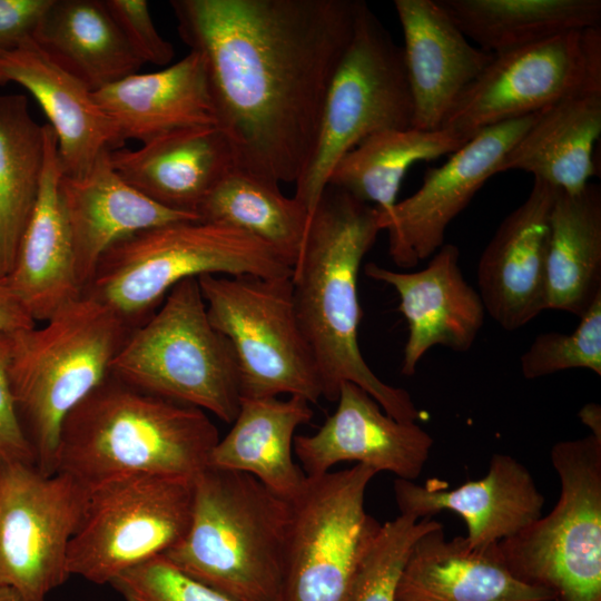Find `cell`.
Listing matches in <instances>:
<instances>
[{
  "label": "cell",
  "instance_id": "cell-1",
  "mask_svg": "<svg viewBox=\"0 0 601 601\" xmlns=\"http://www.w3.org/2000/svg\"><path fill=\"white\" fill-rule=\"evenodd\" d=\"M181 40L206 65L235 167L296 183L359 0H173Z\"/></svg>",
  "mask_w": 601,
  "mask_h": 601
},
{
  "label": "cell",
  "instance_id": "cell-2",
  "mask_svg": "<svg viewBox=\"0 0 601 601\" xmlns=\"http://www.w3.org/2000/svg\"><path fill=\"white\" fill-rule=\"evenodd\" d=\"M380 231L376 207L327 184L293 267V300L316 361L322 397L336 402L341 385L351 382L391 417L416 422L421 412L408 392L383 382L358 346L362 309L357 277Z\"/></svg>",
  "mask_w": 601,
  "mask_h": 601
},
{
  "label": "cell",
  "instance_id": "cell-3",
  "mask_svg": "<svg viewBox=\"0 0 601 601\" xmlns=\"http://www.w3.org/2000/svg\"><path fill=\"white\" fill-rule=\"evenodd\" d=\"M219 440L207 413L135 388L112 375L66 417L55 472L86 489L126 476L195 479Z\"/></svg>",
  "mask_w": 601,
  "mask_h": 601
},
{
  "label": "cell",
  "instance_id": "cell-4",
  "mask_svg": "<svg viewBox=\"0 0 601 601\" xmlns=\"http://www.w3.org/2000/svg\"><path fill=\"white\" fill-rule=\"evenodd\" d=\"M290 502L254 476L207 466L194 479L189 526L164 554L237 601H280Z\"/></svg>",
  "mask_w": 601,
  "mask_h": 601
},
{
  "label": "cell",
  "instance_id": "cell-5",
  "mask_svg": "<svg viewBox=\"0 0 601 601\" xmlns=\"http://www.w3.org/2000/svg\"><path fill=\"white\" fill-rule=\"evenodd\" d=\"M43 323L10 333L8 373L37 467L51 474L66 417L107 378L132 328L85 294Z\"/></svg>",
  "mask_w": 601,
  "mask_h": 601
},
{
  "label": "cell",
  "instance_id": "cell-6",
  "mask_svg": "<svg viewBox=\"0 0 601 601\" xmlns=\"http://www.w3.org/2000/svg\"><path fill=\"white\" fill-rule=\"evenodd\" d=\"M272 246L230 226L203 220L160 225L111 245L85 288L131 328L142 324L180 282L201 275L292 276Z\"/></svg>",
  "mask_w": 601,
  "mask_h": 601
},
{
  "label": "cell",
  "instance_id": "cell-7",
  "mask_svg": "<svg viewBox=\"0 0 601 601\" xmlns=\"http://www.w3.org/2000/svg\"><path fill=\"white\" fill-rule=\"evenodd\" d=\"M110 375L142 392L233 423L240 405L230 342L209 321L197 278L178 283L115 356Z\"/></svg>",
  "mask_w": 601,
  "mask_h": 601
},
{
  "label": "cell",
  "instance_id": "cell-8",
  "mask_svg": "<svg viewBox=\"0 0 601 601\" xmlns=\"http://www.w3.org/2000/svg\"><path fill=\"white\" fill-rule=\"evenodd\" d=\"M554 508L499 543L509 570L553 601H601V439L556 442Z\"/></svg>",
  "mask_w": 601,
  "mask_h": 601
},
{
  "label": "cell",
  "instance_id": "cell-9",
  "mask_svg": "<svg viewBox=\"0 0 601 601\" xmlns=\"http://www.w3.org/2000/svg\"><path fill=\"white\" fill-rule=\"evenodd\" d=\"M412 98L400 47L359 1L354 32L331 80L313 155L294 197L309 218L337 161L367 137L412 127Z\"/></svg>",
  "mask_w": 601,
  "mask_h": 601
},
{
  "label": "cell",
  "instance_id": "cell-10",
  "mask_svg": "<svg viewBox=\"0 0 601 601\" xmlns=\"http://www.w3.org/2000/svg\"><path fill=\"white\" fill-rule=\"evenodd\" d=\"M213 326L231 344L242 398L322 397L319 374L300 328L288 277L201 275Z\"/></svg>",
  "mask_w": 601,
  "mask_h": 601
},
{
  "label": "cell",
  "instance_id": "cell-11",
  "mask_svg": "<svg viewBox=\"0 0 601 601\" xmlns=\"http://www.w3.org/2000/svg\"><path fill=\"white\" fill-rule=\"evenodd\" d=\"M193 499L194 479L180 476L134 475L88 487L68 550L69 574L110 584L166 554L189 526Z\"/></svg>",
  "mask_w": 601,
  "mask_h": 601
},
{
  "label": "cell",
  "instance_id": "cell-12",
  "mask_svg": "<svg viewBox=\"0 0 601 601\" xmlns=\"http://www.w3.org/2000/svg\"><path fill=\"white\" fill-rule=\"evenodd\" d=\"M364 464L307 476L290 502L280 601H342L382 524L365 493Z\"/></svg>",
  "mask_w": 601,
  "mask_h": 601
},
{
  "label": "cell",
  "instance_id": "cell-13",
  "mask_svg": "<svg viewBox=\"0 0 601 601\" xmlns=\"http://www.w3.org/2000/svg\"><path fill=\"white\" fill-rule=\"evenodd\" d=\"M599 82L601 27L493 53L455 101L442 129L469 141L489 127L540 112Z\"/></svg>",
  "mask_w": 601,
  "mask_h": 601
},
{
  "label": "cell",
  "instance_id": "cell-14",
  "mask_svg": "<svg viewBox=\"0 0 601 601\" xmlns=\"http://www.w3.org/2000/svg\"><path fill=\"white\" fill-rule=\"evenodd\" d=\"M86 500L68 474L0 460V588L46 601L70 577L68 550Z\"/></svg>",
  "mask_w": 601,
  "mask_h": 601
},
{
  "label": "cell",
  "instance_id": "cell-15",
  "mask_svg": "<svg viewBox=\"0 0 601 601\" xmlns=\"http://www.w3.org/2000/svg\"><path fill=\"white\" fill-rule=\"evenodd\" d=\"M539 112L489 127L451 154L440 167L426 169L422 186L380 214L381 230L388 235V253L396 266L413 268L444 244L450 223L495 174Z\"/></svg>",
  "mask_w": 601,
  "mask_h": 601
},
{
  "label": "cell",
  "instance_id": "cell-16",
  "mask_svg": "<svg viewBox=\"0 0 601 601\" xmlns=\"http://www.w3.org/2000/svg\"><path fill=\"white\" fill-rule=\"evenodd\" d=\"M335 412L312 435H295L293 450L307 476H318L345 461L364 464L377 473L414 481L433 446L432 436L416 422L387 415L358 385L339 387Z\"/></svg>",
  "mask_w": 601,
  "mask_h": 601
},
{
  "label": "cell",
  "instance_id": "cell-17",
  "mask_svg": "<svg viewBox=\"0 0 601 601\" xmlns=\"http://www.w3.org/2000/svg\"><path fill=\"white\" fill-rule=\"evenodd\" d=\"M558 189L534 179L528 198L500 224L477 264L485 312L515 331L546 309L549 220Z\"/></svg>",
  "mask_w": 601,
  "mask_h": 601
},
{
  "label": "cell",
  "instance_id": "cell-18",
  "mask_svg": "<svg viewBox=\"0 0 601 601\" xmlns=\"http://www.w3.org/2000/svg\"><path fill=\"white\" fill-rule=\"evenodd\" d=\"M460 250L443 244L426 267L417 272H394L367 263L365 274L391 285L400 297L398 311L408 328L401 373L415 374L425 353L434 346L469 351L484 323L482 298L464 278Z\"/></svg>",
  "mask_w": 601,
  "mask_h": 601
},
{
  "label": "cell",
  "instance_id": "cell-19",
  "mask_svg": "<svg viewBox=\"0 0 601 601\" xmlns=\"http://www.w3.org/2000/svg\"><path fill=\"white\" fill-rule=\"evenodd\" d=\"M412 98V128L440 130L493 53L473 46L436 0H395Z\"/></svg>",
  "mask_w": 601,
  "mask_h": 601
},
{
  "label": "cell",
  "instance_id": "cell-20",
  "mask_svg": "<svg viewBox=\"0 0 601 601\" xmlns=\"http://www.w3.org/2000/svg\"><path fill=\"white\" fill-rule=\"evenodd\" d=\"M393 491L400 514L418 520L442 511L460 515L467 529L464 539L476 549L515 535L542 515L545 503L531 472L513 456L502 453L491 456L483 477L453 490L396 479Z\"/></svg>",
  "mask_w": 601,
  "mask_h": 601
},
{
  "label": "cell",
  "instance_id": "cell-21",
  "mask_svg": "<svg viewBox=\"0 0 601 601\" xmlns=\"http://www.w3.org/2000/svg\"><path fill=\"white\" fill-rule=\"evenodd\" d=\"M17 83L38 101L57 137L62 176L85 175L106 150L124 147L92 91L29 39L0 52V86Z\"/></svg>",
  "mask_w": 601,
  "mask_h": 601
},
{
  "label": "cell",
  "instance_id": "cell-22",
  "mask_svg": "<svg viewBox=\"0 0 601 601\" xmlns=\"http://www.w3.org/2000/svg\"><path fill=\"white\" fill-rule=\"evenodd\" d=\"M109 151H104L85 175L61 174L59 181L82 293L101 256L118 240L160 225L200 220L197 215L160 206L126 183L112 167Z\"/></svg>",
  "mask_w": 601,
  "mask_h": 601
},
{
  "label": "cell",
  "instance_id": "cell-23",
  "mask_svg": "<svg viewBox=\"0 0 601 601\" xmlns=\"http://www.w3.org/2000/svg\"><path fill=\"white\" fill-rule=\"evenodd\" d=\"M109 158L118 175L146 197L194 215L235 167L230 144L216 125L175 129L137 149H112Z\"/></svg>",
  "mask_w": 601,
  "mask_h": 601
},
{
  "label": "cell",
  "instance_id": "cell-24",
  "mask_svg": "<svg viewBox=\"0 0 601 601\" xmlns=\"http://www.w3.org/2000/svg\"><path fill=\"white\" fill-rule=\"evenodd\" d=\"M43 127L45 165L39 194L7 276L11 289L36 323L48 321L82 295L59 193L62 173L57 137L48 124Z\"/></svg>",
  "mask_w": 601,
  "mask_h": 601
},
{
  "label": "cell",
  "instance_id": "cell-25",
  "mask_svg": "<svg viewBox=\"0 0 601 601\" xmlns=\"http://www.w3.org/2000/svg\"><path fill=\"white\" fill-rule=\"evenodd\" d=\"M395 601H553V597L519 580L504 563L499 543L472 548L464 536L447 539L441 525L413 545Z\"/></svg>",
  "mask_w": 601,
  "mask_h": 601
},
{
  "label": "cell",
  "instance_id": "cell-26",
  "mask_svg": "<svg viewBox=\"0 0 601 601\" xmlns=\"http://www.w3.org/2000/svg\"><path fill=\"white\" fill-rule=\"evenodd\" d=\"M92 97L115 124L122 144L128 139L145 142L179 128L216 125L205 60L191 50L169 67L132 73Z\"/></svg>",
  "mask_w": 601,
  "mask_h": 601
},
{
  "label": "cell",
  "instance_id": "cell-27",
  "mask_svg": "<svg viewBox=\"0 0 601 601\" xmlns=\"http://www.w3.org/2000/svg\"><path fill=\"white\" fill-rule=\"evenodd\" d=\"M601 134V82L540 111L504 157L499 174L522 170L554 188L575 194L594 175L593 149Z\"/></svg>",
  "mask_w": 601,
  "mask_h": 601
},
{
  "label": "cell",
  "instance_id": "cell-28",
  "mask_svg": "<svg viewBox=\"0 0 601 601\" xmlns=\"http://www.w3.org/2000/svg\"><path fill=\"white\" fill-rule=\"evenodd\" d=\"M313 414L300 396L240 398L233 426L211 450L208 466L247 473L290 501L306 480L293 460L295 432Z\"/></svg>",
  "mask_w": 601,
  "mask_h": 601
},
{
  "label": "cell",
  "instance_id": "cell-29",
  "mask_svg": "<svg viewBox=\"0 0 601 601\" xmlns=\"http://www.w3.org/2000/svg\"><path fill=\"white\" fill-rule=\"evenodd\" d=\"M32 40L92 92L142 66L104 0H50Z\"/></svg>",
  "mask_w": 601,
  "mask_h": 601
},
{
  "label": "cell",
  "instance_id": "cell-30",
  "mask_svg": "<svg viewBox=\"0 0 601 601\" xmlns=\"http://www.w3.org/2000/svg\"><path fill=\"white\" fill-rule=\"evenodd\" d=\"M601 297V188L558 189L549 220L546 309L579 318Z\"/></svg>",
  "mask_w": 601,
  "mask_h": 601
},
{
  "label": "cell",
  "instance_id": "cell-31",
  "mask_svg": "<svg viewBox=\"0 0 601 601\" xmlns=\"http://www.w3.org/2000/svg\"><path fill=\"white\" fill-rule=\"evenodd\" d=\"M480 49L499 53L601 27L600 0H436Z\"/></svg>",
  "mask_w": 601,
  "mask_h": 601
},
{
  "label": "cell",
  "instance_id": "cell-32",
  "mask_svg": "<svg viewBox=\"0 0 601 601\" xmlns=\"http://www.w3.org/2000/svg\"><path fill=\"white\" fill-rule=\"evenodd\" d=\"M467 140L446 129L407 128L372 135L345 154L333 168L327 184L355 198L374 203L380 214L390 213L407 170L460 149Z\"/></svg>",
  "mask_w": 601,
  "mask_h": 601
},
{
  "label": "cell",
  "instance_id": "cell-33",
  "mask_svg": "<svg viewBox=\"0 0 601 601\" xmlns=\"http://www.w3.org/2000/svg\"><path fill=\"white\" fill-rule=\"evenodd\" d=\"M45 165V127L28 98L0 93V277H7L39 194Z\"/></svg>",
  "mask_w": 601,
  "mask_h": 601
},
{
  "label": "cell",
  "instance_id": "cell-34",
  "mask_svg": "<svg viewBox=\"0 0 601 601\" xmlns=\"http://www.w3.org/2000/svg\"><path fill=\"white\" fill-rule=\"evenodd\" d=\"M200 220L240 229L277 250L293 267L309 223L306 207L278 184L233 167L198 208Z\"/></svg>",
  "mask_w": 601,
  "mask_h": 601
},
{
  "label": "cell",
  "instance_id": "cell-35",
  "mask_svg": "<svg viewBox=\"0 0 601 601\" xmlns=\"http://www.w3.org/2000/svg\"><path fill=\"white\" fill-rule=\"evenodd\" d=\"M443 525L432 518L400 514L382 524L342 601H395L397 583L415 542Z\"/></svg>",
  "mask_w": 601,
  "mask_h": 601
},
{
  "label": "cell",
  "instance_id": "cell-36",
  "mask_svg": "<svg viewBox=\"0 0 601 601\" xmlns=\"http://www.w3.org/2000/svg\"><path fill=\"white\" fill-rule=\"evenodd\" d=\"M570 368L601 375V297L580 317L572 333L539 334L521 356V372L526 380Z\"/></svg>",
  "mask_w": 601,
  "mask_h": 601
},
{
  "label": "cell",
  "instance_id": "cell-37",
  "mask_svg": "<svg viewBox=\"0 0 601 601\" xmlns=\"http://www.w3.org/2000/svg\"><path fill=\"white\" fill-rule=\"evenodd\" d=\"M110 585L125 601H237L193 579L165 555L126 571Z\"/></svg>",
  "mask_w": 601,
  "mask_h": 601
},
{
  "label": "cell",
  "instance_id": "cell-38",
  "mask_svg": "<svg viewBox=\"0 0 601 601\" xmlns=\"http://www.w3.org/2000/svg\"><path fill=\"white\" fill-rule=\"evenodd\" d=\"M128 46L138 60L156 66L168 65L174 48L157 31L145 0H104Z\"/></svg>",
  "mask_w": 601,
  "mask_h": 601
},
{
  "label": "cell",
  "instance_id": "cell-39",
  "mask_svg": "<svg viewBox=\"0 0 601 601\" xmlns=\"http://www.w3.org/2000/svg\"><path fill=\"white\" fill-rule=\"evenodd\" d=\"M9 355L10 333L0 334V460L36 464L35 451L22 427L10 385Z\"/></svg>",
  "mask_w": 601,
  "mask_h": 601
},
{
  "label": "cell",
  "instance_id": "cell-40",
  "mask_svg": "<svg viewBox=\"0 0 601 601\" xmlns=\"http://www.w3.org/2000/svg\"><path fill=\"white\" fill-rule=\"evenodd\" d=\"M50 0H0V52L32 39Z\"/></svg>",
  "mask_w": 601,
  "mask_h": 601
},
{
  "label": "cell",
  "instance_id": "cell-41",
  "mask_svg": "<svg viewBox=\"0 0 601 601\" xmlns=\"http://www.w3.org/2000/svg\"><path fill=\"white\" fill-rule=\"evenodd\" d=\"M36 322L11 289L7 277H0V334L29 328Z\"/></svg>",
  "mask_w": 601,
  "mask_h": 601
},
{
  "label": "cell",
  "instance_id": "cell-42",
  "mask_svg": "<svg viewBox=\"0 0 601 601\" xmlns=\"http://www.w3.org/2000/svg\"><path fill=\"white\" fill-rule=\"evenodd\" d=\"M579 418L590 430V434L601 439V406L588 403L579 411Z\"/></svg>",
  "mask_w": 601,
  "mask_h": 601
},
{
  "label": "cell",
  "instance_id": "cell-43",
  "mask_svg": "<svg viewBox=\"0 0 601 601\" xmlns=\"http://www.w3.org/2000/svg\"><path fill=\"white\" fill-rule=\"evenodd\" d=\"M0 601H23L19 594L8 588H0Z\"/></svg>",
  "mask_w": 601,
  "mask_h": 601
}]
</instances>
